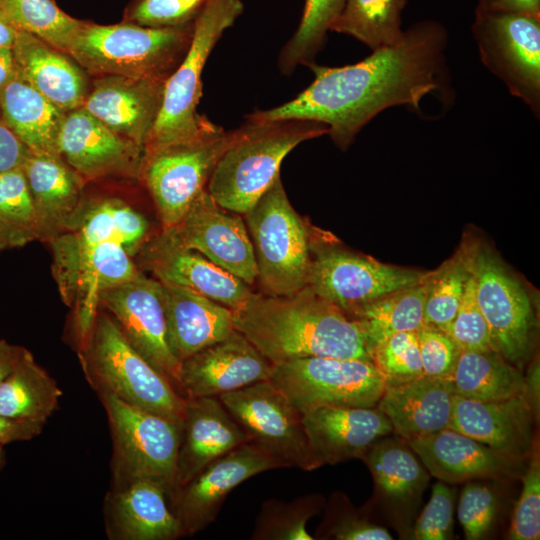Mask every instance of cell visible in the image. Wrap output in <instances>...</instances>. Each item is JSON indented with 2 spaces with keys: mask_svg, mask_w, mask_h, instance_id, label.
<instances>
[{
  "mask_svg": "<svg viewBox=\"0 0 540 540\" xmlns=\"http://www.w3.org/2000/svg\"><path fill=\"white\" fill-rule=\"evenodd\" d=\"M155 279L190 288L231 310L253 295L250 286L218 267L199 252L177 245L162 232L139 252Z\"/></svg>",
  "mask_w": 540,
  "mask_h": 540,
  "instance_id": "obj_23",
  "label": "cell"
},
{
  "mask_svg": "<svg viewBox=\"0 0 540 540\" xmlns=\"http://www.w3.org/2000/svg\"><path fill=\"white\" fill-rule=\"evenodd\" d=\"M244 215L264 293L290 295L304 288L311 232L292 207L280 176Z\"/></svg>",
  "mask_w": 540,
  "mask_h": 540,
  "instance_id": "obj_6",
  "label": "cell"
},
{
  "mask_svg": "<svg viewBox=\"0 0 540 540\" xmlns=\"http://www.w3.org/2000/svg\"><path fill=\"white\" fill-rule=\"evenodd\" d=\"M45 425L16 419L0 412V446L19 441H29L43 431Z\"/></svg>",
  "mask_w": 540,
  "mask_h": 540,
  "instance_id": "obj_53",
  "label": "cell"
},
{
  "mask_svg": "<svg viewBox=\"0 0 540 540\" xmlns=\"http://www.w3.org/2000/svg\"><path fill=\"white\" fill-rule=\"evenodd\" d=\"M301 416L317 468L361 458L375 441L393 433L389 419L376 406H325Z\"/></svg>",
  "mask_w": 540,
  "mask_h": 540,
  "instance_id": "obj_22",
  "label": "cell"
},
{
  "mask_svg": "<svg viewBox=\"0 0 540 540\" xmlns=\"http://www.w3.org/2000/svg\"><path fill=\"white\" fill-rule=\"evenodd\" d=\"M343 2L344 0H305L300 23L279 54L278 67L283 74H291L298 65L308 66L314 62Z\"/></svg>",
  "mask_w": 540,
  "mask_h": 540,
  "instance_id": "obj_42",
  "label": "cell"
},
{
  "mask_svg": "<svg viewBox=\"0 0 540 540\" xmlns=\"http://www.w3.org/2000/svg\"><path fill=\"white\" fill-rule=\"evenodd\" d=\"M15 70L12 48H0V90L12 78Z\"/></svg>",
  "mask_w": 540,
  "mask_h": 540,
  "instance_id": "obj_57",
  "label": "cell"
},
{
  "mask_svg": "<svg viewBox=\"0 0 540 540\" xmlns=\"http://www.w3.org/2000/svg\"><path fill=\"white\" fill-rule=\"evenodd\" d=\"M0 10L18 31L34 35L64 53L82 23L54 0H0Z\"/></svg>",
  "mask_w": 540,
  "mask_h": 540,
  "instance_id": "obj_41",
  "label": "cell"
},
{
  "mask_svg": "<svg viewBox=\"0 0 540 540\" xmlns=\"http://www.w3.org/2000/svg\"><path fill=\"white\" fill-rule=\"evenodd\" d=\"M249 441L219 398H186L171 500L205 467Z\"/></svg>",
  "mask_w": 540,
  "mask_h": 540,
  "instance_id": "obj_24",
  "label": "cell"
},
{
  "mask_svg": "<svg viewBox=\"0 0 540 540\" xmlns=\"http://www.w3.org/2000/svg\"><path fill=\"white\" fill-rule=\"evenodd\" d=\"M66 233L77 243L86 246L117 243L133 257L149 240V223L125 201L106 198L89 205L83 204L72 228Z\"/></svg>",
  "mask_w": 540,
  "mask_h": 540,
  "instance_id": "obj_34",
  "label": "cell"
},
{
  "mask_svg": "<svg viewBox=\"0 0 540 540\" xmlns=\"http://www.w3.org/2000/svg\"><path fill=\"white\" fill-rule=\"evenodd\" d=\"M372 361L385 386L405 383L423 375L417 331L394 334L372 350Z\"/></svg>",
  "mask_w": 540,
  "mask_h": 540,
  "instance_id": "obj_44",
  "label": "cell"
},
{
  "mask_svg": "<svg viewBox=\"0 0 540 540\" xmlns=\"http://www.w3.org/2000/svg\"><path fill=\"white\" fill-rule=\"evenodd\" d=\"M471 275L470 239H465L450 259L427 273L425 326L449 333Z\"/></svg>",
  "mask_w": 540,
  "mask_h": 540,
  "instance_id": "obj_39",
  "label": "cell"
},
{
  "mask_svg": "<svg viewBox=\"0 0 540 540\" xmlns=\"http://www.w3.org/2000/svg\"><path fill=\"white\" fill-rule=\"evenodd\" d=\"M194 23L148 27L83 21L66 54L88 75L168 79L187 52Z\"/></svg>",
  "mask_w": 540,
  "mask_h": 540,
  "instance_id": "obj_4",
  "label": "cell"
},
{
  "mask_svg": "<svg viewBox=\"0 0 540 540\" xmlns=\"http://www.w3.org/2000/svg\"><path fill=\"white\" fill-rule=\"evenodd\" d=\"M35 206L41 241L69 231L83 201L84 180L58 154L29 152L21 166Z\"/></svg>",
  "mask_w": 540,
  "mask_h": 540,
  "instance_id": "obj_28",
  "label": "cell"
},
{
  "mask_svg": "<svg viewBox=\"0 0 540 540\" xmlns=\"http://www.w3.org/2000/svg\"><path fill=\"white\" fill-rule=\"evenodd\" d=\"M12 52L19 75L50 102L65 112L83 106L88 74L68 54L23 31H17Z\"/></svg>",
  "mask_w": 540,
  "mask_h": 540,
  "instance_id": "obj_29",
  "label": "cell"
},
{
  "mask_svg": "<svg viewBox=\"0 0 540 540\" xmlns=\"http://www.w3.org/2000/svg\"><path fill=\"white\" fill-rule=\"evenodd\" d=\"M369 468L379 496L392 510L418 506L429 482V472L402 438L382 437L361 457Z\"/></svg>",
  "mask_w": 540,
  "mask_h": 540,
  "instance_id": "obj_32",
  "label": "cell"
},
{
  "mask_svg": "<svg viewBox=\"0 0 540 540\" xmlns=\"http://www.w3.org/2000/svg\"><path fill=\"white\" fill-rule=\"evenodd\" d=\"M475 11L540 16V0H478Z\"/></svg>",
  "mask_w": 540,
  "mask_h": 540,
  "instance_id": "obj_54",
  "label": "cell"
},
{
  "mask_svg": "<svg viewBox=\"0 0 540 540\" xmlns=\"http://www.w3.org/2000/svg\"><path fill=\"white\" fill-rule=\"evenodd\" d=\"M306 286L349 316L387 294L421 283L428 272L384 264L311 235Z\"/></svg>",
  "mask_w": 540,
  "mask_h": 540,
  "instance_id": "obj_13",
  "label": "cell"
},
{
  "mask_svg": "<svg viewBox=\"0 0 540 540\" xmlns=\"http://www.w3.org/2000/svg\"><path fill=\"white\" fill-rule=\"evenodd\" d=\"M113 443L112 486L137 479L160 483L171 499L182 423L98 392Z\"/></svg>",
  "mask_w": 540,
  "mask_h": 540,
  "instance_id": "obj_9",
  "label": "cell"
},
{
  "mask_svg": "<svg viewBox=\"0 0 540 540\" xmlns=\"http://www.w3.org/2000/svg\"><path fill=\"white\" fill-rule=\"evenodd\" d=\"M23 350V346L0 339V385L15 367Z\"/></svg>",
  "mask_w": 540,
  "mask_h": 540,
  "instance_id": "obj_56",
  "label": "cell"
},
{
  "mask_svg": "<svg viewBox=\"0 0 540 540\" xmlns=\"http://www.w3.org/2000/svg\"><path fill=\"white\" fill-rule=\"evenodd\" d=\"M536 418L524 396L481 401L454 394L448 428L522 459L533 445Z\"/></svg>",
  "mask_w": 540,
  "mask_h": 540,
  "instance_id": "obj_26",
  "label": "cell"
},
{
  "mask_svg": "<svg viewBox=\"0 0 540 540\" xmlns=\"http://www.w3.org/2000/svg\"><path fill=\"white\" fill-rule=\"evenodd\" d=\"M232 311L235 330L272 364L311 356L372 361L361 323L307 286L290 295L253 293Z\"/></svg>",
  "mask_w": 540,
  "mask_h": 540,
  "instance_id": "obj_2",
  "label": "cell"
},
{
  "mask_svg": "<svg viewBox=\"0 0 540 540\" xmlns=\"http://www.w3.org/2000/svg\"><path fill=\"white\" fill-rule=\"evenodd\" d=\"M448 44L446 28L424 20L404 30L393 45L380 47L355 64L326 67L308 65L311 84L284 104L259 110L256 120L302 119L328 127L333 142L346 150L360 130L381 111L408 105L445 87Z\"/></svg>",
  "mask_w": 540,
  "mask_h": 540,
  "instance_id": "obj_1",
  "label": "cell"
},
{
  "mask_svg": "<svg viewBox=\"0 0 540 540\" xmlns=\"http://www.w3.org/2000/svg\"><path fill=\"white\" fill-rule=\"evenodd\" d=\"M62 390L24 348L13 370L0 385V412L45 425L59 408Z\"/></svg>",
  "mask_w": 540,
  "mask_h": 540,
  "instance_id": "obj_35",
  "label": "cell"
},
{
  "mask_svg": "<svg viewBox=\"0 0 540 540\" xmlns=\"http://www.w3.org/2000/svg\"><path fill=\"white\" fill-rule=\"evenodd\" d=\"M223 406L258 445L285 466L313 470L302 416L269 380L218 397Z\"/></svg>",
  "mask_w": 540,
  "mask_h": 540,
  "instance_id": "obj_15",
  "label": "cell"
},
{
  "mask_svg": "<svg viewBox=\"0 0 540 540\" xmlns=\"http://www.w3.org/2000/svg\"><path fill=\"white\" fill-rule=\"evenodd\" d=\"M317 496H303L290 502L268 500L263 503L252 539L312 540L308 520L318 511Z\"/></svg>",
  "mask_w": 540,
  "mask_h": 540,
  "instance_id": "obj_43",
  "label": "cell"
},
{
  "mask_svg": "<svg viewBox=\"0 0 540 540\" xmlns=\"http://www.w3.org/2000/svg\"><path fill=\"white\" fill-rule=\"evenodd\" d=\"M425 279L366 304L350 315L361 323L371 355L373 348L390 336L418 331L424 325Z\"/></svg>",
  "mask_w": 540,
  "mask_h": 540,
  "instance_id": "obj_37",
  "label": "cell"
},
{
  "mask_svg": "<svg viewBox=\"0 0 540 540\" xmlns=\"http://www.w3.org/2000/svg\"><path fill=\"white\" fill-rule=\"evenodd\" d=\"M57 154L86 181L139 177L144 149L80 107L65 114L57 139Z\"/></svg>",
  "mask_w": 540,
  "mask_h": 540,
  "instance_id": "obj_19",
  "label": "cell"
},
{
  "mask_svg": "<svg viewBox=\"0 0 540 540\" xmlns=\"http://www.w3.org/2000/svg\"><path fill=\"white\" fill-rule=\"evenodd\" d=\"M453 396L450 380L422 376L385 386L376 407L387 416L393 432L408 441L448 428Z\"/></svg>",
  "mask_w": 540,
  "mask_h": 540,
  "instance_id": "obj_31",
  "label": "cell"
},
{
  "mask_svg": "<svg viewBox=\"0 0 540 540\" xmlns=\"http://www.w3.org/2000/svg\"><path fill=\"white\" fill-rule=\"evenodd\" d=\"M161 284L168 339L180 362L235 330L228 307L190 288Z\"/></svg>",
  "mask_w": 540,
  "mask_h": 540,
  "instance_id": "obj_30",
  "label": "cell"
},
{
  "mask_svg": "<svg viewBox=\"0 0 540 540\" xmlns=\"http://www.w3.org/2000/svg\"><path fill=\"white\" fill-rule=\"evenodd\" d=\"M508 538H540V461L536 451L522 477V490L511 516Z\"/></svg>",
  "mask_w": 540,
  "mask_h": 540,
  "instance_id": "obj_46",
  "label": "cell"
},
{
  "mask_svg": "<svg viewBox=\"0 0 540 540\" xmlns=\"http://www.w3.org/2000/svg\"><path fill=\"white\" fill-rule=\"evenodd\" d=\"M29 152L6 125L0 112V173L21 167Z\"/></svg>",
  "mask_w": 540,
  "mask_h": 540,
  "instance_id": "obj_52",
  "label": "cell"
},
{
  "mask_svg": "<svg viewBox=\"0 0 540 540\" xmlns=\"http://www.w3.org/2000/svg\"><path fill=\"white\" fill-rule=\"evenodd\" d=\"M268 380L301 415L325 406L373 407L385 388L373 361L321 356L272 364Z\"/></svg>",
  "mask_w": 540,
  "mask_h": 540,
  "instance_id": "obj_11",
  "label": "cell"
},
{
  "mask_svg": "<svg viewBox=\"0 0 540 540\" xmlns=\"http://www.w3.org/2000/svg\"><path fill=\"white\" fill-rule=\"evenodd\" d=\"M85 377L98 392L182 423L186 398L130 344L111 314L98 311L78 351Z\"/></svg>",
  "mask_w": 540,
  "mask_h": 540,
  "instance_id": "obj_5",
  "label": "cell"
},
{
  "mask_svg": "<svg viewBox=\"0 0 540 540\" xmlns=\"http://www.w3.org/2000/svg\"><path fill=\"white\" fill-rule=\"evenodd\" d=\"M498 512V498L487 485L470 482L463 488L457 507L465 538L479 540L492 529Z\"/></svg>",
  "mask_w": 540,
  "mask_h": 540,
  "instance_id": "obj_47",
  "label": "cell"
},
{
  "mask_svg": "<svg viewBox=\"0 0 540 540\" xmlns=\"http://www.w3.org/2000/svg\"><path fill=\"white\" fill-rule=\"evenodd\" d=\"M453 393L481 401L524 396V375L497 351L461 350L451 378Z\"/></svg>",
  "mask_w": 540,
  "mask_h": 540,
  "instance_id": "obj_36",
  "label": "cell"
},
{
  "mask_svg": "<svg viewBox=\"0 0 540 540\" xmlns=\"http://www.w3.org/2000/svg\"><path fill=\"white\" fill-rule=\"evenodd\" d=\"M448 334L461 350L493 349L487 322L477 302L473 275Z\"/></svg>",
  "mask_w": 540,
  "mask_h": 540,
  "instance_id": "obj_48",
  "label": "cell"
},
{
  "mask_svg": "<svg viewBox=\"0 0 540 540\" xmlns=\"http://www.w3.org/2000/svg\"><path fill=\"white\" fill-rule=\"evenodd\" d=\"M454 508V489L443 481L435 483L429 501L415 522L413 538L417 540L451 539Z\"/></svg>",
  "mask_w": 540,
  "mask_h": 540,
  "instance_id": "obj_49",
  "label": "cell"
},
{
  "mask_svg": "<svg viewBox=\"0 0 540 540\" xmlns=\"http://www.w3.org/2000/svg\"><path fill=\"white\" fill-rule=\"evenodd\" d=\"M233 133L206 118L189 137L144 153L139 176L153 200L162 229L174 226L206 189Z\"/></svg>",
  "mask_w": 540,
  "mask_h": 540,
  "instance_id": "obj_7",
  "label": "cell"
},
{
  "mask_svg": "<svg viewBox=\"0 0 540 540\" xmlns=\"http://www.w3.org/2000/svg\"><path fill=\"white\" fill-rule=\"evenodd\" d=\"M6 461H7L6 451L4 449V446H0V472L5 467Z\"/></svg>",
  "mask_w": 540,
  "mask_h": 540,
  "instance_id": "obj_59",
  "label": "cell"
},
{
  "mask_svg": "<svg viewBox=\"0 0 540 540\" xmlns=\"http://www.w3.org/2000/svg\"><path fill=\"white\" fill-rule=\"evenodd\" d=\"M524 397L538 417L540 399V367L538 359L530 364L527 375L524 376Z\"/></svg>",
  "mask_w": 540,
  "mask_h": 540,
  "instance_id": "obj_55",
  "label": "cell"
},
{
  "mask_svg": "<svg viewBox=\"0 0 540 540\" xmlns=\"http://www.w3.org/2000/svg\"><path fill=\"white\" fill-rule=\"evenodd\" d=\"M272 363L239 331L181 362L179 392L185 398L219 397L268 380Z\"/></svg>",
  "mask_w": 540,
  "mask_h": 540,
  "instance_id": "obj_20",
  "label": "cell"
},
{
  "mask_svg": "<svg viewBox=\"0 0 540 540\" xmlns=\"http://www.w3.org/2000/svg\"><path fill=\"white\" fill-rule=\"evenodd\" d=\"M470 262L492 348L520 368L529 358L535 340L536 318L530 296L496 253L472 238Z\"/></svg>",
  "mask_w": 540,
  "mask_h": 540,
  "instance_id": "obj_12",
  "label": "cell"
},
{
  "mask_svg": "<svg viewBox=\"0 0 540 540\" xmlns=\"http://www.w3.org/2000/svg\"><path fill=\"white\" fill-rule=\"evenodd\" d=\"M246 119L234 130L206 186L220 206L237 214L247 213L270 188L290 151L328 133L326 125L311 120Z\"/></svg>",
  "mask_w": 540,
  "mask_h": 540,
  "instance_id": "obj_3",
  "label": "cell"
},
{
  "mask_svg": "<svg viewBox=\"0 0 540 540\" xmlns=\"http://www.w3.org/2000/svg\"><path fill=\"white\" fill-rule=\"evenodd\" d=\"M17 31L0 10V48H12Z\"/></svg>",
  "mask_w": 540,
  "mask_h": 540,
  "instance_id": "obj_58",
  "label": "cell"
},
{
  "mask_svg": "<svg viewBox=\"0 0 540 540\" xmlns=\"http://www.w3.org/2000/svg\"><path fill=\"white\" fill-rule=\"evenodd\" d=\"M407 0H344L330 31L346 34L375 50L402 37Z\"/></svg>",
  "mask_w": 540,
  "mask_h": 540,
  "instance_id": "obj_38",
  "label": "cell"
},
{
  "mask_svg": "<svg viewBox=\"0 0 540 540\" xmlns=\"http://www.w3.org/2000/svg\"><path fill=\"white\" fill-rule=\"evenodd\" d=\"M0 112L9 129L31 152L57 154V139L67 112L50 102L16 70L0 90Z\"/></svg>",
  "mask_w": 540,
  "mask_h": 540,
  "instance_id": "obj_33",
  "label": "cell"
},
{
  "mask_svg": "<svg viewBox=\"0 0 540 540\" xmlns=\"http://www.w3.org/2000/svg\"><path fill=\"white\" fill-rule=\"evenodd\" d=\"M417 333L423 375L451 381L461 352L459 346L449 334L436 328L423 325Z\"/></svg>",
  "mask_w": 540,
  "mask_h": 540,
  "instance_id": "obj_50",
  "label": "cell"
},
{
  "mask_svg": "<svg viewBox=\"0 0 540 540\" xmlns=\"http://www.w3.org/2000/svg\"><path fill=\"white\" fill-rule=\"evenodd\" d=\"M280 467L284 466L279 460L250 441L213 461L172 498L183 536L214 522L227 495L241 483Z\"/></svg>",
  "mask_w": 540,
  "mask_h": 540,
  "instance_id": "obj_18",
  "label": "cell"
},
{
  "mask_svg": "<svg viewBox=\"0 0 540 540\" xmlns=\"http://www.w3.org/2000/svg\"><path fill=\"white\" fill-rule=\"evenodd\" d=\"M52 272L62 300L74 311L78 351L85 345L100 308V294L142 272L114 242L86 246L62 233L50 242Z\"/></svg>",
  "mask_w": 540,
  "mask_h": 540,
  "instance_id": "obj_10",
  "label": "cell"
},
{
  "mask_svg": "<svg viewBox=\"0 0 540 540\" xmlns=\"http://www.w3.org/2000/svg\"><path fill=\"white\" fill-rule=\"evenodd\" d=\"M166 79L96 77L83 108L123 138L144 149L161 109Z\"/></svg>",
  "mask_w": 540,
  "mask_h": 540,
  "instance_id": "obj_21",
  "label": "cell"
},
{
  "mask_svg": "<svg viewBox=\"0 0 540 540\" xmlns=\"http://www.w3.org/2000/svg\"><path fill=\"white\" fill-rule=\"evenodd\" d=\"M99 302L117 321L136 351L179 392L181 362L169 343L161 282L141 273L104 290Z\"/></svg>",
  "mask_w": 540,
  "mask_h": 540,
  "instance_id": "obj_17",
  "label": "cell"
},
{
  "mask_svg": "<svg viewBox=\"0 0 540 540\" xmlns=\"http://www.w3.org/2000/svg\"><path fill=\"white\" fill-rule=\"evenodd\" d=\"M329 535L337 540H391L390 532L377 524L356 516H345L330 528Z\"/></svg>",
  "mask_w": 540,
  "mask_h": 540,
  "instance_id": "obj_51",
  "label": "cell"
},
{
  "mask_svg": "<svg viewBox=\"0 0 540 540\" xmlns=\"http://www.w3.org/2000/svg\"><path fill=\"white\" fill-rule=\"evenodd\" d=\"M39 239L38 218L22 167L0 173V251Z\"/></svg>",
  "mask_w": 540,
  "mask_h": 540,
  "instance_id": "obj_40",
  "label": "cell"
},
{
  "mask_svg": "<svg viewBox=\"0 0 540 540\" xmlns=\"http://www.w3.org/2000/svg\"><path fill=\"white\" fill-rule=\"evenodd\" d=\"M243 9L241 0H210L196 18L189 48L166 80L161 109L144 153L189 137L206 120L197 112L202 71L212 49Z\"/></svg>",
  "mask_w": 540,
  "mask_h": 540,
  "instance_id": "obj_8",
  "label": "cell"
},
{
  "mask_svg": "<svg viewBox=\"0 0 540 540\" xmlns=\"http://www.w3.org/2000/svg\"><path fill=\"white\" fill-rule=\"evenodd\" d=\"M426 470L445 483L507 478L520 472L514 458L451 428L406 441Z\"/></svg>",
  "mask_w": 540,
  "mask_h": 540,
  "instance_id": "obj_25",
  "label": "cell"
},
{
  "mask_svg": "<svg viewBox=\"0 0 540 540\" xmlns=\"http://www.w3.org/2000/svg\"><path fill=\"white\" fill-rule=\"evenodd\" d=\"M167 497L166 489L152 480L137 479L112 486L104 504L108 538L173 540L183 536Z\"/></svg>",
  "mask_w": 540,
  "mask_h": 540,
  "instance_id": "obj_27",
  "label": "cell"
},
{
  "mask_svg": "<svg viewBox=\"0 0 540 540\" xmlns=\"http://www.w3.org/2000/svg\"><path fill=\"white\" fill-rule=\"evenodd\" d=\"M484 66L540 115V16L475 11L471 26Z\"/></svg>",
  "mask_w": 540,
  "mask_h": 540,
  "instance_id": "obj_14",
  "label": "cell"
},
{
  "mask_svg": "<svg viewBox=\"0 0 540 540\" xmlns=\"http://www.w3.org/2000/svg\"><path fill=\"white\" fill-rule=\"evenodd\" d=\"M210 0H134L124 20L148 27H176L194 23Z\"/></svg>",
  "mask_w": 540,
  "mask_h": 540,
  "instance_id": "obj_45",
  "label": "cell"
},
{
  "mask_svg": "<svg viewBox=\"0 0 540 540\" xmlns=\"http://www.w3.org/2000/svg\"><path fill=\"white\" fill-rule=\"evenodd\" d=\"M161 232L249 286L257 280L254 250L245 221L239 214L220 206L206 189L174 226Z\"/></svg>",
  "mask_w": 540,
  "mask_h": 540,
  "instance_id": "obj_16",
  "label": "cell"
}]
</instances>
